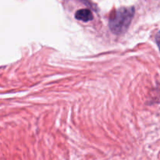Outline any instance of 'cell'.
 <instances>
[{
	"instance_id": "cell-1",
	"label": "cell",
	"mask_w": 160,
	"mask_h": 160,
	"mask_svg": "<svg viewBox=\"0 0 160 160\" xmlns=\"http://www.w3.org/2000/svg\"><path fill=\"white\" fill-rule=\"evenodd\" d=\"M134 15V7H122L114 11L109 18L111 31L116 34L124 33L129 28Z\"/></svg>"
},
{
	"instance_id": "cell-2",
	"label": "cell",
	"mask_w": 160,
	"mask_h": 160,
	"mask_svg": "<svg viewBox=\"0 0 160 160\" xmlns=\"http://www.w3.org/2000/svg\"><path fill=\"white\" fill-rule=\"evenodd\" d=\"M75 17L78 20L84 22H88L93 19V15L88 9H79L75 13Z\"/></svg>"
},
{
	"instance_id": "cell-3",
	"label": "cell",
	"mask_w": 160,
	"mask_h": 160,
	"mask_svg": "<svg viewBox=\"0 0 160 160\" xmlns=\"http://www.w3.org/2000/svg\"><path fill=\"white\" fill-rule=\"evenodd\" d=\"M155 40H156V45L159 47V49L160 50V31L156 34V38H155Z\"/></svg>"
}]
</instances>
